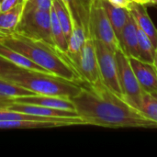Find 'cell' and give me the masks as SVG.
Returning <instances> with one entry per match:
<instances>
[{"label": "cell", "instance_id": "6da1fadb", "mask_svg": "<svg viewBox=\"0 0 157 157\" xmlns=\"http://www.w3.org/2000/svg\"><path fill=\"white\" fill-rule=\"evenodd\" d=\"M79 93L71 98L77 115L85 125L105 128H157V123L144 115L102 81L80 83Z\"/></svg>", "mask_w": 157, "mask_h": 157}, {"label": "cell", "instance_id": "7a4b0ae2", "mask_svg": "<svg viewBox=\"0 0 157 157\" xmlns=\"http://www.w3.org/2000/svg\"><path fill=\"white\" fill-rule=\"evenodd\" d=\"M0 41L54 75L79 84L83 82L65 54L41 40L29 37L16 29H0Z\"/></svg>", "mask_w": 157, "mask_h": 157}, {"label": "cell", "instance_id": "3957f363", "mask_svg": "<svg viewBox=\"0 0 157 157\" xmlns=\"http://www.w3.org/2000/svg\"><path fill=\"white\" fill-rule=\"evenodd\" d=\"M0 78L17 84L37 95L61 97L70 99L76 96L81 89L79 83L66 80L52 74L25 69H19Z\"/></svg>", "mask_w": 157, "mask_h": 157}, {"label": "cell", "instance_id": "277c9868", "mask_svg": "<svg viewBox=\"0 0 157 157\" xmlns=\"http://www.w3.org/2000/svg\"><path fill=\"white\" fill-rule=\"evenodd\" d=\"M88 38L103 42L113 52L121 49L120 40L100 0H93L89 6Z\"/></svg>", "mask_w": 157, "mask_h": 157}, {"label": "cell", "instance_id": "5b68a950", "mask_svg": "<svg viewBox=\"0 0 157 157\" xmlns=\"http://www.w3.org/2000/svg\"><path fill=\"white\" fill-rule=\"evenodd\" d=\"M16 30L55 47L51 30V10L24 9Z\"/></svg>", "mask_w": 157, "mask_h": 157}, {"label": "cell", "instance_id": "8992f818", "mask_svg": "<svg viewBox=\"0 0 157 157\" xmlns=\"http://www.w3.org/2000/svg\"><path fill=\"white\" fill-rule=\"evenodd\" d=\"M115 56L118 65L119 80L123 97L129 103L136 108L142 99L144 91L138 83L128 56L121 49L115 52Z\"/></svg>", "mask_w": 157, "mask_h": 157}, {"label": "cell", "instance_id": "52a82bcc", "mask_svg": "<svg viewBox=\"0 0 157 157\" xmlns=\"http://www.w3.org/2000/svg\"><path fill=\"white\" fill-rule=\"evenodd\" d=\"M95 46L102 83L116 94L123 96L119 80L115 52L99 40H95Z\"/></svg>", "mask_w": 157, "mask_h": 157}, {"label": "cell", "instance_id": "ba28073f", "mask_svg": "<svg viewBox=\"0 0 157 157\" xmlns=\"http://www.w3.org/2000/svg\"><path fill=\"white\" fill-rule=\"evenodd\" d=\"M83 82L96 84L101 81L95 40L87 38L80 53L70 61Z\"/></svg>", "mask_w": 157, "mask_h": 157}, {"label": "cell", "instance_id": "9c48e42d", "mask_svg": "<svg viewBox=\"0 0 157 157\" xmlns=\"http://www.w3.org/2000/svg\"><path fill=\"white\" fill-rule=\"evenodd\" d=\"M128 58L143 91L149 94L157 92V69L155 64L136 57Z\"/></svg>", "mask_w": 157, "mask_h": 157}, {"label": "cell", "instance_id": "30bf717a", "mask_svg": "<svg viewBox=\"0 0 157 157\" xmlns=\"http://www.w3.org/2000/svg\"><path fill=\"white\" fill-rule=\"evenodd\" d=\"M6 109L11 110H16L18 112H23L26 114L44 117V118H74L79 117L75 110H64V109H58L52 108H47L38 105H31V104H21V103H14L6 107Z\"/></svg>", "mask_w": 157, "mask_h": 157}, {"label": "cell", "instance_id": "8fae6325", "mask_svg": "<svg viewBox=\"0 0 157 157\" xmlns=\"http://www.w3.org/2000/svg\"><path fill=\"white\" fill-rule=\"evenodd\" d=\"M131 15L136 22L138 28H140L151 40L155 47H157V29L155 26L152 18L150 17L147 6L145 5L133 1L128 7Z\"/></svg>", "mask_w": 157, "mask_h": 157}, {"label": "cell", "instance_id": "7c38bea8", "mask_svg": "<svg viewBox=\"0 0 157 157\" xmlns=\"http://www.w3.org/2000/svg\"><path fill=\"white\" fill-rule=\"evenodd\" d=\"M11 102L14 103H21V104H31L38 105L47 108L64 109V110H75L74 103L70 98H61V97H53V96H43V95H32L28 97L17 98ZM76 112V111H75Z\"/></svg>", "mask_w": 157, "mask_h": 157}, {"label": "cell", "instance_id": "4fadbf2b", "mask_svg": "<svg viewBox=\"0 0 157 157\" xmlns=\"http://www.w3.org/2000/svg\"><path fill=\"white\" fill-rule=\"evenodd\" d=\"M85 125L82 119L61 121H0V129H40L58 128L64 126Z\"/></svg>", "mask_w": 157, "mask_h": 157}, {"label": "cell", "instance_id": "5bb4252c", "mask_svg": "<svg viewBox=\"0 0 157 157\" xmlns=\"http://www.w3.org/2000/svg\"><path fill=\"white\" fill-rule=\"evenodd\" d=\"M121 50L128 57L139 58L137 25L131 15L119 37Z\"/></svg>", "mask_w": 157, "mask_h": 157}, {"label": "cell", "instance_id": "9a60e30c", "mask_svg": "<svg viewBox=\"0 0 157 157\" xmlns=\"http://www.w3.org/2000/svg\"><path fill=\"white\" fill-rule=\"evenodd\" d=\"M0 56L4 58L5 60L8 61L9 63L15 64L18 68L25 69V70H30V71H36V72H41V73H49L47 70L43 69L20 52H17L16 50H13L12 48L6 46V44L2 43L0 41Z\"/></svg>", "mask_w": 157, "mask_h": 157}, {"label": "cell", "instance_id": "2e32d148", "mask_svg": "<svg viewBox=\"0 0 157 157\" xmlns=\"http://www.w3.org/2000/svg\"><path fill=\"white\" fill-rule=\"evenodd\" d=\"M100 1L114 29V31L119 39L121 30L123 29L128 19L131 17V13L129 9L126 7H120V6H113L107 0H100Z\"/></svg>", "mask_w": 157, "mask_h": 157}, {"label": "cell", "instance_id": "e0dca14e", "mask_svg": "<svg viewBox=\"0 0 157 157\" xmlns=\"http://www.w3.org/2000/svg\"><path fill=\"white\" fill-rule=\"evenodd\" d=\"M71 15L73 24L83 27L88 37V18L89 10L82 0H61Z\"/></svg>", "mask_w": 157, "mask_h": 157}, {"label": "cell", "instance_id": "ac0fdd59", "mask_svg": "<svg viewBox=\"0 0 157 157\" xmlns=\"http://www.w3.org/2000/svg\"><path fill=\"white\" fill-rule=\"evenodd\" d=\"M87 38V34L83 27L77 24H73L72 32L68 40V48L64 53L69 62L80 53Z\"/></svg>", "mask_w": 157, "mask_h": 157}, {"label": "cell", "instance_id": "d6986e66", "mask_svg": "<svg viewBox=\"0 0 157 157\" xmlns=\"http://www.w3.org/2000/svg\"><path fill=\"white\" fill-rule=\"evenodd\" d=\"M25 0H22L14 8L0 13V29H16L22 17Z\"/></svg>", "mask_w": 157, "mask_h": 157}, {"label": "cell", "instance_id": "ffe728a7", "mask_svg": "<svg viewBox=\"0 0 157 157\" xmlns=\"http://www.w3.org/2000/svg\"><path fill=\"white\" fill-rule=\"evenodd\" d=\"M32 95L36 94L26 89L23 86H18L17 84L12 83L4 78H0V98L7 100H13L17 98L28 97Z\"/></svg>", "mask_w": 157, "mask_h": 157}, {"label": "cell", "instance_id": "44dd1931", "mask_svg": "<svg viewBox=\"0 0 157 157\" xmlns=\"http://www.w3.org/2000/svg\"><path fill=\"white\" fill-rule=\"evenodd\" d=\"M51 30L55 47L62 53H65L68 48V40L61 27V24L58 21L57 16L52 6L51 8Z\"/></svg>", "mask_w": 157, "mask_h": 157}, {"label": "cell", "instance_id": "7402d4cb", "mask_svg": "<svg viewBox=\"0 0 157 157\" xmlns=\"http://www.w3.org/2000/svg\"><path fill=\"white\" fill-rule=\"evenodd\" d=\"M137 33H138L139 59L147 63H153L156 48L155 47L149 37L138 27H137Z\"/></svg>", "mask_w": 157, "mask_h": 157}, {"label": "cell", "instance_id": "603a6c76", "mask_svg": "<svg viewBox=\"0 0 157 157\" xmlns=\"http://www.w3.org/2000/svg\"><path fill=\"white\" fill-rule=\"evenodd\" d=\"M52 7L67 40H69L73 29V21L69 11L61 0H52Z\"/></svg>", "mask_w": 157, "mask_h": 157}, {"label": "cell", "instance_id": "cb8c5ba5", "mask_svg": "<svg viewBox=\"0 0 157 157\" xmlns=\"http://www.w3.org/2000/svg\"><path fill=\"white\" fill-rule=\"evenodd\" d=\"M136 108L144 115L157 123V99L151 94L144 92L142 99Z\"/></svg>", "mask_w": 157, "mask_h": 157}, {"label": "cell", "instance_id": "d4e9b609", "mask_svg": "<svg viewBox=\"0 0 157 157\" xmlns=\"http://www.w3.org/2000/svg\"><path fill=\"white\" fill-rule=\"evenodd\" d=\"M52 6V0H25L24 9H37V10H51Z\"/></svg>", "mask_w": 157, "mask_h": 157}, {"label": "cell", "instance_id": "484cf974", "mask_svg": "<svg viewBox=\"0 0 157 157\" xmlns=\"http://www.w3.org/2000/svg\"><path fill=\"white\" fill-rule=\"evenodd\" d=\"M19 69H21V68H18L15 64L9 63L8 61L5 60L4 58H2L0 56V77H3L8 74L17 72Z\"/></svg>", "mask_w": 157, "mask_h": 157}, {"label": "cell", "instance_id": "4316f807", "mask_svg": "<svg viewBox=\"0 0 157 157\" xmlns=\"http://www.w3.org/2000/svg\"><path fill=\"white\" fill-rule=\"evenodd\" d=\"M22 0H2L1 1V11H8L17 6Z\"/></svg>", "mask_w": 157, "mask_h": 157}, {"label": "cell", "instance_id": "83f0119b", "mask_svg": "<svg viewBox=\"0 0 157 157\" xmlns=\"http://www.w3.org/2000/svg\"><path fill=\"white\" fill-rule=\"evenodd\" d=\"M107 1L112 4L113 6H120V7H126V8H128L130 5L133 2V0H107Z\"/></svg>", "mask_w": 157, "mask_h": 157}, {"label": "cell", "instance_id": "f1b7e54d", "mask_svg": "<svg viewBox=\"0 0 157 157\" xmlns=\"http://www.w3.org/2000/svg\"><path fill=\"white\" fill-rule=\"evenodd\" d=\"M11 104V100H7L0 98V108H6Z\"/></svg>", "mask_w": 157, "mask_h": 157}, {"label": "cell", "instance_id": "f546056e", "mask_svg": "<svg viewBox=\"0 0 157 157\" xmlns=\"http://www.w3.org/2000/svg\"><path fill=\"white\" fill-rule=\"evenodd\" d=\"M145 6H157V0H146Z\"/></svg>", "mask_w": 157, "mask_h": 157}, {"label": "cell", "instance_id": "4dcf8cb0", "mask_svg": "<svg viewBox=\"0 0 157 157\" xmlns=\"http://www.w3.org/2000/svg\"><path fill=\"white\" fill-rule=\"evenodd\" d=\"M92 1H93V0H82V2L84 3V5L88 8V10H89V6H90V4L92 3Z\"/></svg>", "mask_w": 157, "mask_h": 157}, {"label": "cell", "instance_id": "1f68e13d", "mask_svg": "<svg viewBox=\"0 0 157 157\" xmlns=\"http://www.w3.org/2000/svg\"><path fill=\"white\" fill-rule=\"evenodd\" d=\"M153 63L155 64V66L156 67L157 69V47L156 49H155V57H154V62H153Z\"/></svg>", "mask_w": 157, "mask_h": 157}, {"label": "cell", "instance_id": "d6a6232c", "mask_svg": "<svg viewBox=\"0 0 157 157\" xmlns=\"http://www.w3.org/2000/svg\"><path fill=\"white\" fill-rule=\"evenodd\" d=\"M133 1L140 3V4H143V5H145V2H146V0H133Z\"/></svg>", "mask_w": 157, "mask_h": 157}, {"label": "cell", "instance_id": "836d02e7", "mask_svg": "<svg viewBox=\"0 0 157 157\" xmlns=\"http://www.w3.org/2000/svg\"><path fill=\"white\" fill-rule=\"evenodd\" d=\"M151 95H152V96H153L154 98H155L157 99V92H154V93H152Z\"/></svg>", "mask_w": 157, "mask_h": 157}, {"label": "cell", "instance_id": "e575fe53", "mask_svg": "<svg viewBox=\"0 0 157 157\" xmlns=\"http://www.w3.org/2000/svg\"><path fill=\"white\" fill-rule=\"evenodd\" d=\"M2 11H1V1H0V13H1Z\"/></svg>", "mask_w": 157, "mask_h": 157}, {"label": "cell", "instance_id": "d590c367", "mask_svg": "<svg viewBox=\"0 0 157 157\" xmlns=\"http://www.w3.org/2000/svg\"><path fill=\"white\" fill-rule=\"evenodd\" d=\"M0 1H2V0H0Z\"/></svg>", "mask_w": 157, "mask_h": 157}]
</instances>
